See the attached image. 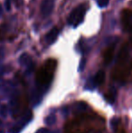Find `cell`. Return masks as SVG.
Here are the masks:
<instances>
[{
    "instance_id": "4fadbf2b",
    "label": "cell",
    "mask_w": 132,
    "mask_h": 133,
    "mask_svg": "<svg viewBox=\"0 0 132 133\" xmlns=\"http://www.w3.org/2000/svg\"><path fill=\"white\" fill-rule=\"evenodd\" d=\"M131 43H132V37H131Z\"/></svg>"
},
{
    "instance_id": "9c48e42d",
    "label": "cell",
    "mask_w": 132,
    "mask_h": 133,
    "mask_svg": "<svg viewBox=\"0 0 132 133\" xmlns=\"http://www.w3.org/2000/svg\"><path fill=\"white\" fill-rule=\"evenodd\" d=\"M98 4H99L100 6L105 7V6H107L108 4H109V0H98Z\"/></svg>"
},
{
    "instance_id": "7c38bea8",
    "label": "cell",
    "mask_w": 132,
    "mask_h": 133,
    "mask_svg": "<svg viewBox=\"0 0 132 133\" xmlns=\"http://www.w3.org/2000/svg\"><path fill=\"white\" fill-rule=\"evenodd\" d=\"M2 14V8H1V5H0V15Z\"/></svg>"
},
{
    "instance_id": "8992f818",
    "label": "cell",
    "mask_w": 132,
    "mask_h": 133,
    "mask_svg": "<svg viewBox=\"0 0 132 133\" xmlns=\"http://www.w3.org/2000/svg\"><path fill=\"white\" fill-rule=\"evenodd\" d=\"M113 55H114V45L109 46L107 49H105L103 53V61L105 64H109L113 59Z\"/></svg>"
},
{
    "instance_id": "3957f363",
    "label": "cell",
    "mask_w": 132,
    "mask_h": 133,
    "mask_svg": "<svg viewBox=\"0 0 132 133\" xmlns=\"http://www.w3.org/2000/svg\"><path fill=\"white\" fill-rule=\"evenodd\" d=\"M87 9H88V5L87 4H81V5H78L77 7H75L71 12L70 16H69L68 23L74 27L79 25L83 20V18H84Z\"/></svg>"
},
{
    "instance_id": "8fae6325",
    "label": "cell",
    "mask_w": 132,
    "mask_h": 133,
    "mask_svg": "<svg viewBox=\"0 0 132 133\" xmlns=\"http://www.w3.org/2000/svg\"><path fill=\"white\" fill-rule=\"evenodd\" d=\"M116 133H126V130H125V129H124V127L122 126V125H120L118 128V130H117Z\"/></svg>"
},
{
    "instance_id": "5b68a950",
    "label": "cell",
    "mask_w": 132,
    "mask_h": 133,
    "mask_svg": "<svg viewBox=\"0 0 132 133\" xmlns=\"http://www.w3.org/2000/svg\"><path fill=\"white\" fill-rule=\"evenodd\" d=\"M54 7V0H43L40 11L44 17H47L52 14Z\"/></svg>"
},
{
    "instance_id": "52a82bcc",
    "label": "cell",
    "mask_w": 132,
    "mask_h": 133,
    "mask_svg": "<svg viewBox=\"0 0 132 133\" xmlns=\"http://www.w3.org/2000/svg\"><path fill=\"white\" fill-rule=\"evenodd\" d=\"M58 35H59L58 28H57V27L52 28V29L47 33V35H46V36H45L46 41H47L49 44H52V43H53L55 40H56Z\"/></svg>"
},
{
    "instance_id": "5bb4252c",
    "label": "cell",
    "mask_w": 132,
    "mask_h": 133,
    "mask_svg": "<svg viewBox=\"0 0 132 133\" xmlns=\"http://www.w3.org/2000/svg\"><path fill=\"white\" fill-rule=\"evenodd\" d=\"M131 67H132V63H131Z\"/></svg>"
},
{
    "instance_id": "277c9868",
    "label": "cell",
    "mask_w": 132,
    "mask_h": 133,
    "mask_svg": "<svg viewBox=\"0 0 132 133\" xmlns=\"http://www.w3.org/2000/svg\"><path fill=\"white\" fill-rule=\"evenodd\" d=\"M121 22L124 31L132 32V11L125 9L121 12Z\"/></svg>"
},
{
    "instance_id": "7a4b0ae2",
    "label": "cell",
    "mask_w": 132,
    "mask_h": 133,
    "mask_svg": "<svg viewBox=\"0 0 132 133\" xmlns=\"http://www.w3.org/2000/svg\"><path fill=\"white\" fill-rule=\"evenodd\" d=\"M56 69V61L50 59L45 62L44 65L37 71L36 81L38 83L45 85L51 82L53 77V74Z\"/></svg>"
},
{
    "instance_id": "6da1fadb",
    "label": "cell",
    "mask_w": 132,
    "mask_h": 133,
    "mask_svg": "<svg viewBox=\"0 0 132 133\" xmlns=\"http://www.w3.org/2000/svg\"><path fill=\"white\" fill-rule=\"evenodd\" d=\"M105 130V119L97 114L83 113L67 119L64 133H100Z\"/></svg>"
},
{
    "instance_id": "30bf717a",
    "label": "cell",
    "mask_w": 132,
    "mask_h": 133,
    "mask_svg": "<svg viewBox=\"0 0 132 133\" xmlns=\"http://www.w3.org/2000/svg\"><path fill=\"white\" fill-rule=\"evenodd\" d=\"M5 9H6L7 11L10 10V9H11V2H10V0H5Z\"/></svg>"
},
{
    "instance_id": "ba28073f",
    "label": "cell",
    "mask_w": 132,
    "mask_h": 133,
    "mask_svg": "<svg viewBox=\"0 0 132 133\" xmlns=\"http://www.w3.org/2000/svg\"><path fill=\"white\" fill-rule=\"evenodd\" d=\"M105 79V72L103 71H99L96 74V82L98 84H101Z\"/></svg>"
}]
</instances>
